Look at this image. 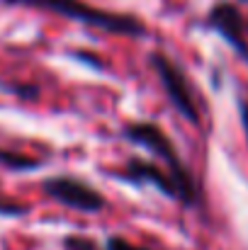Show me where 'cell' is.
Returning <instances> with one entry per match:
<instances>
[{"instance_id":"6da1fadb","label":"cell","mask_w":248,"mask_h":250,"mask_svg":"<svg viewBox=\"0 0 248 250\" xmlns=\"http://www.w3.org/2000/svg\"><path fill=\"white\" fill-rule=\"evenodd\" d=\"M2 5H20V7H34L44 12H54L59 17H66L71 22H78L85 27L102 29L107 34L117 37H134V39H146L149 27L127 12H112L102 7H92L83 0H0Z\"/></svg>"},{"instance_id":"7a4b0ae2","label":"cell","mask_w":248,"mask_h":250,"mask_svg":"<svg viewBox=\"0 0 248 250\" xmlns=\"http://www.w3.org/2000/svg\"><path fill=\"white\" fill-rule=\"evenodd\" d=\"M119 134H122L124 141L146 148L158 163H163L178 177V182H180V187L185 192V209H197L200 207L202 192H200L192 172L185 166V161L180 158L175 144L170 141V136L165 134L158 124H154V122H127Z\"/></svg>"},{"instance_id":"3957f363","label":"cell","mask_w":248,"mask_h":250,"mask_svg":"<svg viewBox=\"0 0 248 250\" xmlns=\"http://www.w3.org/2000/svg\"><path fill=\"white\" fill-rule=\"evenodd\" d=\"M149 66L156 73L158 83L163 87L168 102L173 104V109L192 126H200V109L195 102V92H192V83L187 81L185 71L170 59L163 51H154L149 56Z\"/></svg>"},{"instance_id":"277c9868","label":"cell","mask_w":248,"mask_h":250,"mask_svg":"<svg viewBox=\"0 0 248 250\" xmlns=\"http://www.w3.org/2000/svg\"><path fill=\"white\" fill-rule=\"evenodd\" d=\"M39 187L56 204L73 209V211H81V214H100L107 209V197L100 189H95L92 185H88L85 180L73 177V175L44 177L39 182Z\"/></svg>"},{"instance_id":"5b68a950","label":"cell","mask_w":248,"mask_h":250,"mask_svg":"<svg viewBox=\"0 0 248 250\" xmlns=\"http://www.w3.org/2000/svg\"><path fill=\"white\" fill-rule=\"evenodd\" d=\"M107 177L112 180H119V182H127L132 187H154L158 194H163L165 199H173V202H180L185 207V192L178 182V177L168 170L165 166L158 163H151V161H144V158H129L122 167H114V170H105Z\"/></svg>"},{"instance_id":"8992f818","label":"cell","mask_w":248,"mask_h":250,"mask_svg":"<svg viewBox=\"0 0 248 250\" xmlns=\"http://www.w3.org/2000/svg\"><path fill=\"white\" fill-rule=\"evenodd\" d=\"M204 27L212 29L214 34H219L236 51V56L244 63H248V20L246 15L239 10V5L226 2V0L212 5L207 10Z\"/></svg>"},{"instance_id":"52a82bcc","label":"cell","mask_w":248,"mask_h":250,"mask_svg":"<svg viewBox=\"0 0 248 250\" xmlns=\"http://www.w3.org/2000/svg\"><path fill=\"white\" fill-rule=\"evenodd\" d=\"M42 166H44V161L37 158V156H29V153L0 146V167L2 170H10V172H34Z\"/></svg>"},{"instance_id":"ba28073f","label":"cell","mask_w":248,"mask_h":250,"mask_svg":"<svg viewBox=\"0 0 248 250\" xmlns=\"http://www.w3.org/2000/svg\"><path fill=\"white\" fill-rule=\"evenodd\" d=\"M0 90H2V92H10V95H15V97H20V100H29V102L39 100V85H34V83H10V81H0Z\"/></svg>"},{"instance_id":"9c48e42d","label":"cell","mask_w":248,"mask_h":250,"mask_svg":"<svg viewBox=\"0 0 248 250\" xmlns=\"http://www.w3.org/2000/svg\"><path fill=\"white\" fill-rule=\"evenodd\" d=\"M32 211L29 204L24 202H17V199H7V197H0V216L2 219H22Z\"/></svg>"},{"instance_id":"30bf717a","label":"cell","mask_w":248,"mask_h":250,"mask_svg":"<svg viewBox=\"0 0 248 250\" xmlns=\"http://www.w3.org/2000/svg\"><path fill=\"white\" fill-rule=\"evenodd\" d=\"M61 250H105L100 248L92 238L88 236H78V233H71V236H64L61 238Z\"/></svg>"},{"instance_id":"8fae6325","label":"cell","mask_w":248,"mask_h":250,"mask_svg":"<svg viewBox=\"0 0 248 250\" xmlns=\"http://www.w3.org/2000/svg\"><path fill=\"white\" fill-rule=\"evenodd\" d=\"M102 248L105 250H156V248H149V246H136V243L127 241L124 236H107Z\"/></svg>"},{"instance_id":"7c38bea8","label":"cell","mask_w":248,"mask_h":250,"mask_svg":"<svg viewBox=\"0 0 248 250\" xmlns=\"http://www.w3.org/2000/svg\"><path fill=\"white\" fill-rule=\"evenodd\" d=\"M71 59H76L78 63H85V66H90V68H95V71H105V61H102L100 56H95L92 51L73 49V51H71Z\"/></svg>"},{"instance_id":"4fadbf2b","label":"cell","mask_w":248,"mask_h":250,"mask_svg":"<svg viewBox=\"0 0 248 250\" xmlns=\"http://www.w3.org/2000/svg\"><path fill=\"white\" fill-rule=\"evenodd\" d=\"M239 119H241V129H244V136H246V144H248V102L244 97H239Z\"/></svg>"},{"instance_id":"5bb4252c","label":"cell","mask_w":248,"mask_h":250,"mask_svg":"<svg viewBox=\"0 0 248 250\" xmlns=\"http://www.w3.org/2000/svg\"><path fill=\"white\" fill-rule=\"evenodd\" d=\"M244 2H248V0H244Z\"/></svg>"}]
</instances>
